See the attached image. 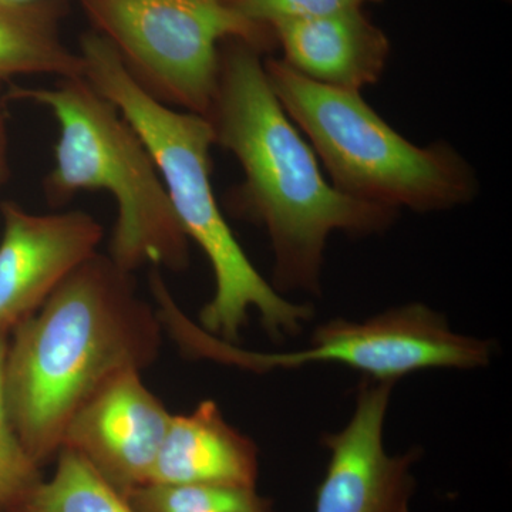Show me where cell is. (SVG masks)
<instances>
[{
	"instance_id": "obj_11",
	"label": "cell",
	"mask_w": 512,
	"mask_h": 512,
	"mask_svg": "<svg viewBox=\"0 0 512 512\" xmlns=\"http://www.w3.org/2000/svg\"><path fill=\"white\" fill-rule=\"evenodd\" d=\"M284 62L312 82L360 93L382 79L392 45L363 9L271 26Z\"/></svg>"
},
{
	"instance_id": "obj_5",
	"label": "cell",
	"mask_w": 512,
	"mask_h": 512,
	"mask_svg": "<svg viewBox=\"0 0 512 512\" xmlns=\"http://www.w3.org/2000/svg\"><path fill=\"white\" fill-rule=\"evenodd\" d=\"M264 64L276 99L311 141L333 187L342 194L416 212L453 210L476 198V173L450 144L416 146L360 93L312 82L282 59Z\"/></svg>"
},
{
	"instance_id": "obj_1",
	"label": "cell",
	"mask_w": 512,
	"mask_h": 512,
	"mask_svg": "<svg viewBox=\"0 0 512 512\" xmlns=\"http://www.w3.org/2000/svg\"><path fill=\"white\" fill-rule=\"evenodd\" d=\"M261 56L244 40H227L220 50L205 119L215 146L234 154L244 171V183L228 192L225 207L265 228L276 291L319 293L330 235L380 234L393 227L399 210L355 200L326 181L315 151L276 99Z\"/></svg>"
},
{
	"instance_id": "obj_7",
	"label": "cell",
	"mask_w": 512,
	"mask_h": 512,
	"mask_svg": "<svg viewBox=\"0 0 512 512\" xmlns=\"http://www.w3.org/2000/svg\"><path fill=\"white\" fill-rule=\"evenodd\" d=\"M80 2L144 92L202 117L217 89L221 43L244 40L262 53L276 45L274 30L245 18L229 0Z\"/></svg>"
},
{
	"instance_id": "obj_2",
	"label": "cell",
	"mask_w": 512,
	"mask_h": 512,
	"mask_svg": "<svg viewBox=\"0 0 512 512\" xmlns=\"http://www.w3.org/2000/svg\"><path fill=\"white\" fill-rule=\"evenodd\" d=\"M163 325L131 272L90 256L39 311L9 333L2 362L6 410L40 466L62 450L77 410L120 373L160 355Z\"/></svg>"
},
{
	"instance_id": "obj_18",
	"label": "cell",
	"mask_w": 512,
	"mask_h": 512,
	"mask_svg": "<svg viewBox=\"0 0 512 512\" xmlns=\"http://www.w3.org/2000/svg\"><path fill=\"white\" fill-rule=\"evenodd\" d=\"M2 90V83H0ZM8 120H6L5 103L0 97V188L5 187L12 175L10 167V148H9Z\"/></svg>"
},
{
	"instance_id": "obj_9",
	"label": "cell",
	"mask_w": 512,
	"mask_h": 512,
	"mask_svg": "<svg viewBox=\"0 0 512 512\" xmlns=\"http://www.w3.org/2000/svg\"><path fill=\"white\" fill-rule=\"evenodd\" d=\"M0 211V333L9 335L97 254L103 227L84 211L33 214L10 201Z\"/></svg>"
},
{
	"instance_id": "obj_3",
	"label": "cell",
	"mask_w": 512,
	"mask_h": 512,
	"mask_svg": "<svg viewBox=\"0 0 512 512\" xmlns=\"http://www.w3.org/2000/svg\"><path fill=\"white\" fill-rule=\"evenodd\" d=\"M79 53L83 76L144 141L185 234L210 261L215 293L201 309V328L225 342L238 343L249 312L255 309L272 338L296 335L312 318V306L288 301L268 284L232 234L212 188L215 140L210 121L173 109L144 92L100 33L83 35Z\"/></svg>"
},
{
	"instance_id": "obj_17",
	"label": "cell",
	"mask_w": 512,
	"mask_h": 512,
	"mask_svg": "<svg viewBox=\"0 0 512 512\" xmlns=\"http://www.w3.org/2000/svg\"><path fill=\"white\" fill-rule=\"evenodd\" d=\"M380 2L383 0H229L245 18L269 28L279 22L322 18Z\"/></svg>"
},
{
	"instance_id": "obj_4",
	"label": "cell",
	"mask_w": 512,
	"mask_h": 512,
	"mask_svg": "<svg viewBox=\"0 0 512 512\" xmlns=\"http://www.w3.org/2000/svg\"><path fill=\"white\" fill-rule=\"evenodd\" d=\"M9 97L45 107L59 127L55 164L43 181L50 207H63L80 191H109L117 205L109 256L121 269L188 268L190 239L150 151L86 77L59 79L52 87H13Z\"/></svg>"
},
{
	"instance_id": "obj_15",
	"label": "cell",
	"mask_w": 512,
	"mask_h": 512,
	"mask_svg": "<svg viewBox=\"0 0 512 512\" xmlns=\"http://www.w3.org/2000/svg\"><path fill=\"white\" fill-rule=\"evenodd\" d=\"M136 512H274L255 488L148 483L126 495Z\"/></svg>"
},
{
	"instance_id": "obj_12",
	"label": "cell",
	"mask_w": 512,
	"mask_h": 512,
	"mask_svg": "<svg viewBox=\"0 0 512 512\" xmlns=\"http://www.w3.org/2000/svg\"><path fill=\"white\" fill-rule=\"evenodd\" d=\"M258 473L254 441L205 400L191 413L173 414L148 483L255 488Z\"/></svg>"
},
{
	"instance_id": "obj_20",
	"label": "cell",
	"mask_w": 512,
	"mask_h": 512,
	"mask_svg": "<svg viewBox=\"0 0 512 512\" xmlns=\"http://www.w3.org/2000/svg\"><path fill=\"white\" fill-rule=\"evenodd\" d=\"M2 3H6V5H29V3H35L37 0H0Z\"/></svg>"
},
{
	"instance_id": "obj_10",
	"label": "cell",
	"mask_w": 512,
	"mask_h": 512,
	"mask_svg": "<svg viewBox=\"0 0 512 512\" xmlns=\"http://www.w3.org/2000/svg\"><path fill=\"white\" fill-rule=\"evenodd\" d=\"M173 414L128 370L104 384L77 410L62 448L83 457L124 497L150 481Z\"/></svg>"
},
{
	"instance_id": "obj_16",
	"label": "cell",
	"mask_w": 512,
	"mask_h": 512,
	"mask_svg": "<svg viewBox=\"0 0 512 512\" xmlns=\"http://www.w3.org/2000/svg\"><path fill=\"white\" fill-rule=\"evenodd\" d=\"M3 356L5 353L0 356V512H13L28 500L43 477L42 466L23 446L6 410L2 392Z\"/></svg>"
},
{
	"instance_id": "obj_6",
	"label": "cell",
	"mask_w": 512,
	"mask_h": 512,
	"mask_svg": "<svg viewBox=\"0 0 512 512\" xmlns=\"http://www.w3.org/2000/svg\"><path fill=\"white\" fill-rule=\"evenodd\" d=\"M163 323L185 355L256 373L335 363L366 379L396 383L421 370L478 369L493 355L490 342L454 332L441 313L423 303L389 309L363 322L329 320L316 328L311 345L282 353L251 352L225 342L188 319L178 306L165 312Z\"/></svg>"
},
{
	"instance_id": "obj_13",
	"label": "cell",
	"mask_w": 512,
	"mask_h": 512,
	"mask_svg": "<svg viewBox=\"0 0 512 512\" xmlns=\"http://www.w3.org/2000/svg\"><path fill=\"white\" fill-rule=\"evenodd\" d=\"M62 0L0 2V83L18 76H83V59L62 36Z\"/></svg>"
},
{
	"instance_id": "obj_8",
	"label": "cell",
	"mask_w": 512,
	"mask_h": 512,
	"mask_svg": "<svg viewBox=\"0 0 512 512\" xmlns=\"http://www.w3.org/2000/svg\"><path fill=\"white\" fill-rule=\"evenodd\" d=\"M393 386L362 380L352 419L338 433L323 434L330 458L313 512H410L419 453L390 456L383 441Z\"/></svg>"
},
{
	"instance_id": "obj_14",
	"label": "cell",
	"mask_w": 512,
	"mask_h": 512,
	"mask_svg": "<svg viewBox=\"0 0 512 512\" xmlns=\"http://www.w3.org/2000/svg\"><path fill=\"white\" fill-rule=\"evenodd\" d=\"M55 473L13 512H136L83 457L62 448Z\"/></svg>"
},
{
	"instance_id": "obj_19",
	"label": "cell",
	"mask_w": 512,
	"mask_h": 512,
	"mask_svg": "<svg viewBox=\"0 0 512 512\" xmlns=\"http://www.w3.org/2000/svg\"><path fill=\"white\" fill-rule=\"evenodd\" d=\"M8 340V333H0V356H2L6 348H8Z\"/></svg>"
},
{
	"instance_id": "obj_21",
	"label": "cell",
	"mask_w": 512,
	"mask_h": 512,
	"mask_svg": "<svg viewBox=\"0 0 512 512\" xmlns=\"http://www.w3.org/2000/svg\"><path fill=\"white\" fill-rule=\"evenodd\" d=\"M62 2L66 3V2H69V0H62Z\"/></svg>"
}]
</instances>
